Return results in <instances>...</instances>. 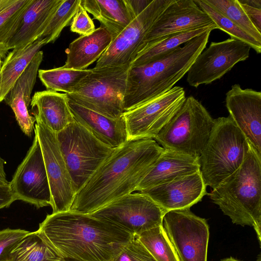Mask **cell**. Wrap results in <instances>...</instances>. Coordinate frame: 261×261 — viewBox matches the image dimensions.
I'll return each instance as SVG.
<instances>
[{
	"label": "cell",
	"mask_w": 261,
	"mask_h": 261,
	"mask_svg": "<svg viewBox=\"0 0 261 261\" xmlns=\"http://www.w3.org/2000/svg\"><path fill=\"white\" fill-rule=\"evenodd\" d=\"M5 161L0 156V185H6L9 184L6 179V175L5 171Z\"/></svg>",
	"instance_id": "60d3db41"
},
{
	"label": "cell",
	"mask_w": 261,
	"mask_h": 261,
	"mask_svg": "<svg viewBox=\"0 0 261 261\" xmlns=\"http://www.w3.org/2000/svg\"><path fill=\"white\" fill-rule=\"evenodd\" d=\"M81 4L109 32L112 40L135 18L125 0H81Z\"/></svg>",
	"instance_id": "d4e9b609"
},
{
	"label": "cell",
	"mask_w": 261,
	"mask_h": 261,
	"mask_svg": "<svg viewBox=\"0 0 261 261\" xmlns=\"http://www.w3.org/2000/svg\"><path fill=\"white\" fill-rule=\"evenodd\" d=\"M184 89L174 86L156 98L124 112L128 140L154 139L186 99Z\"/></svg>",
	"instance_id": "7c38bea8"
},
{
	"label": "cell",
	"mask_w": 261,
	"mask_h": 261,
	"mask_svg": "<svg viewBox=\"0 0 261 261\" xmlns=\"http://www.w3.org/2000/svg\"><path fill=\"white\" fill-rule=\"evenodd\" d=\"M10 184L16 200L25 201L38 208L50 205L49 184L36 134L31 147L17 167Z\"/></svg>",
	"instance_id": "9a60e30c"
},
{
	"label": "cell",
	"mask_w": 261,
	"mask_h": 261,
	"mask_svg": "<svg viewBox=\"0 0 261 261\" xmlns=\"http://www.w3.org/2000/svg\"><path fill=\"white\" fill-rule=\"evenodd\" d=\"M30 105L35 119L55 133L62 130L75 120L65 93L48 90L35 92Z\"/></svg>",
	"instance_id": "7402d4cb"
},
{
	"label": "cell",
	"mask_w": 261,
	"mask_h": 261,
	"mask_svg": "<svg viewBox=\"0 0 261 261\" xmlns=\"http://www.w3.org/2000/svg\"><path fill=\"white\" fill-rule=\"evenodd\" d=\"M112 41L109 32L103 27L91 34L81 36L70 43L66 50L67 59L64 68L86 69L97 61Z\"/></svg>",
	"instance_id": "cb8c5ba5"
},
{
	"label": "cell",
	"mask_w": 261,
	"mask_h": 261,
	"mask_svg": "<svg viewBox=\"0 0 261 261\" xmlns=\"http://www.w3.org/2000/svg\"><path fill=\"white\" fill-rule=\"evenodd\" d=\"M164 230L179 261H207L209 227L190 208L170 211L163 218Z\"/></svg>",
	"instance_id": "30bf717a"
},
{
	"label": "cell",
	"mask_w": 261,
	"mask_h": 261,
	"mask_svg": "<svg viewBox=\"0 0 261 261\" xmlns=\"http://www.w3.org/2000/svg\"><path fill=\"white\" fill-rule=\"evenodd\" d=\"M61 258L113 261L133 235L105 220L71 211L47 215L37 230Z\"/></svg>",
	"instance_id": "7a4b0ae2"
},
{
	"label": "cell",
	"mask_w": 261,
	"mask_h": 261,
	"mask_svg": "<svg viewBox=\"0 0 261 261\" xmlns=\"http://www.w3.org/2000/svg\"><path fill=\"white\" fill-rule=\"evenodd\" d=\"M1 67L0 68V83H1Z\"/></svg>",
	"instance_id": "c3c4849f"
},
{
	"label": "cell",
	"mask_w": 261,
	"mask_h": 261,
	"mask_svg": "<svg viewBox=\"0 0 261 261\" xmlns=\"http://www.w3.org/2000/svg\"><path fill=\"white\" fill-rule=\"evenodd\" d=\"M34 133L41 149L51 193L53 213L70 211L76 190L57 141L56 133L35 119Z\"/></svg>",
	"instance_id": "8fae6325"
},
{
	"label": "cell",
	"mask_w": 261,
	"mask_h": 261,
	"mask_svg": "<svg viewBox=\"0 0 261 261\" xmlns=\"http://www.w3.org/2000/svg\"><path fill=\"white\" fill-rule=\"evenodd\" d=\"M15 0H0V12L14 3Z\"/></svg>",
	"instance_id": "7bdbcfd3"
},
{
	"label": "cell",
	"mask_w": 261,
	"mask_h": 261,
	"mask_svg": "<svg viewBox=\"0 0 261 261\" xmlns=\"http://www.w3.org/2000/svg\"><path fill=\"white\" fill-rule=\"evenodd\" d=\"M199 160L176 151L164 149L136 189L141 192L200 170Z\"/></svg>",
	"instance_id": "44dd1931"
},
{
	"label": "cell",
	"mask_w": 261,
	"mask_h": 261,
	"mask_svg": "<svg viewBox=\"0 0 261 261\" xmlns=\"http://www.w3.org/2000/svg\"><path fill=\"white\" fill-rule=\"evenodd\" d=\"M214 123L215 119L202 103L189 96L154 140L164 149L198 159Z\"/></svg>",
	"instance_id": "52a82bcc"
},
{
	"label": "cell",
	"mask_w": 261,
	"mask_h": 261,
	"mask_svg": "<svg viewBox=\"0 0 261 261\" xmlns=\"http://www.w3.org/2000/svg\"><path fill=\"white\" fill-rule=\"evenodd\" d=\"M233 223L254 229L261 241V157L250 146L240 167L208 194Z\"/></svg>",
	"instance_id": "277c9868"
},
{
	"label": "cell",
	"mask_w": 261,
	"mask_h": 261,
	"mask_svg": "<svg viewBox=\"0 0 261 261\" xmlns=\"http://www.w3.org/2000/svg\"><path fill=\"white\" fill-rule=\"evenodd\" d=\"M56 261H77L71 259H68V258H61L60 259L56 260Z\"/></svg>",
	"instance_id": "f6af8a7d"
},
{
	"label": "cell",
	"mask_w": 261,
	"mask_h": 261,
	"mask_svg": "<svg viewBox=\"0 0 261 261\" xmlns=\"http://www.w3.org/2000/svg\"><path fill=\"white\" fill-rule=\"evenodd\" d=\"M242 30L261 43V32L251 22L238 0H205Z\"/></svg>",
	"instance_id": "1f68e13d"
},
{
	"label": "cell",
	"mask_w": 261,
	"mask_h": 261,
	"mask_svg": "<svg viewBox=\"0 0 261 261\" xmlns=\"http://www.w3.org/2000/svg\"><path fill=\"white\" fill-rule=\"evenodd\" d=\"M215 29H218V27L216 24H212L171 35L139 51L130 66H141L162 58L180 45L208 31Z\"/></svg>",
	"instance_id": "4316f807"
},
{
	"label": "cell",
	"mask_w": 261,
	"mask_h": 261,
	"mask_svg": "<svg viewBox=\"0 0 261 261\" xmlns=\"http://www.w3.org/2000/svg\"><path fill=\"white\" fill-rule=\"evenodd\" d=\"M250 146L229 116L215 119L209 138L198 158L206 186L214 189L237 170Z\"/></svg>",
	"instance_id": "5b68a950"
},
{
	"label": "cell",
	"mask_w": 261,
	"mask_h": 261,
	"mask_svg": "<svg viewBox=\"0 0 261 261\" xmlns=\"http://www.w3.org/2000/svg\"><path fill=\"white\" fill-rule=\"evenodd\" d=\"M256 261H261V256L260 254L258 255V258Z\"/></svg>",
	"instance_id": "bcb514c9"
},
{
	"label": "cell",
	"mask_w": 261,
	"mask_h": 261,
	"mask_svg": "<svg viewBox=\"0 0 261 261\" xmlns=\"http://www.w3.org/2000/svg\"><path fill=\"white\" fill-rule=\"evenodd\" d=\"M250 48L245 42L232 38L212 42L189 68L187 73V83L197 88L221 79L236 64L249 57Z\"/></svg>",
	"instance_id": "5bb4252c"
},
{
	"label": "cell",
	"mask_w": 261,
	"mask_h": 261,
	"mask_svg": "<svg viewBox=\"0 0 261 261\" xmlns=\"http://www.w3.org/2000/svg\"><path fill=\"white\" fill-rule=\"evenodd\" d=\"M33 0H15L0 12V59L8 54L9 43Z\"/></svg>",
	"instance_id": "f1b7e54d"
},
{
	"label": "cell",
	"mask_w": 261,
	"mask_h": 261,
	"mask_svg": "<svg viewBox=\"0 0 261 261\" xmlns=\"http://www.w3.org/2000/svg\"><path fill=\"white\" fill-rule=\"evenodd\" d=\"M45 44L46 40L39 38L31 44L13 49L8 53L3 60L1 69L0 102L4 100L35 55Z\"/></svg>",
	"instance_id": "484cf974"
},
{
	"label": "cell",
	"mask_w": 261,
	"mask_h": 261,
	"mask_svg": "<svg viewBox=\"0 0 261 261\" xmlns=\"http://www.w3.org/2000/svg\"><path fill=\"white\" fill-rule=\"evenodd\" d=\"M43 53L39 51L6 96L4 100L13 111L22 131L28 136L32 135L35 119L30 115L29 108L31 94L35 84Z\"/></svg>",
	"instance_id": "d6986e66"
},
{
	"label": "cell",
	"mask_w": 261,
	"mask_h": 261,
	"mask_svg": "<svg viewBox=\"0 0 261 261\" xmlns=\"http://www.w3.org/2000/svg\"><path fill=\"white\" fill-rule=\"evenodd\" d=\"M15 200L10 183L0 185V208L9 206Z\"/></svg>",
	"instance_id": "ab89813d"
},
{
	"label": "cell",
	"mask_w": 261,
	"mask_h": 261,
	"mask_svg": "<svg viewBox=\"0 0 261 261\" xmlns=\"http://www.w3.org/2000/svg\"><path fill=\"white\" fill-rule=\"evenodd\" d=\"M152 0H125L132 16L135 18L151 3Z\"/></svg>",
	"instance_id": "f35d334b"
},
{
	"label": "cell",
	"mask_w": 261,
	"mask_h": 261,
	"mask_svg": "<svg viewBox=\"0 0 261 261\" xmlns=\"http://www.w3.org/2000/svg\"><path fill=\"white\" fill-rule=\"evenodd\" d=\"M195 2L220 29L228 34L232 38L247 44L257 54L261 52V43L242 30L228 18L206 3L205 0H194Z\"/></svg>",
	"instance_id": "836d02e7"
},
{
	"label": "cell",
	"mask_w": 261,
	"mask_h": 261,
	"mask_svg": "<svg viewBox=\"0 0 261 261\" xmlns=\"http://www.w3.org/2000/svg\"><path fill=\"white\" fill-rule=\"evenodd\" d=\"M61 258L36 231L30 232L14 247L8 261H56Z\"/></svg>",
	"instance_id": "83f0119b"
},
{
	"label": "cell",
	"mask_w": 261,
	"mask_h": 261,
	"mask_svg": "<svg viewBox=\"0 0 261 261\" xmlns=\"http://www.w3.org/2000/svg\"><path fill=\"white\" fill-rule=\"evenodd\" d=\"M136 236L156 261H179L162 225Z\"/></svg>",
	"instance_id": "4dcf8cb0"
},
{
	"label": "cell",
	"mask_w": 261,
	"mask_h": 261,
	"mask_svg": "<svg viewBox=\"0 0 261 261\" xmlns=\"http://www.w3.org/2000/svg\"><path fill=\"white\" fill-rule=\"evenodd\" d=\"M113 261H156L136 234L122 248Z\"/></svg>",
	"instance_id": "e575fe53"
},
{
	"label": "cell",
	"mask_w": 261,
	"mask_h": 261,
	"mask_svg": "<svg viewBox=\"0 0 261 261\" xmlns=\"http://www.w3.org/2000/svg\"><path fill=\"white\" fill-rule=\"evenodd\" d=\"M212 24L215 23L194 0H173L153 24L139 52L173 34Z\"/></svg>",
	"instance_id": "2e32d148"
},
{
	"label": "cell",
	"mask_w": 261,
	"mask_h": 261,
	"mask_svg": "<svg viewBox=\"0 0 261 261\" xmlns=\"http://www.w3.org/2000/svg\"><path fill=\"white\" fill-rule=\"evenodd\" d=\"M95 29L92 19L80 3L70 23V31L85 36L91 34Z\"/></svg>",
	"instance_id": "8d00e7d4"
},
{
	"label": "cell",
	"mask_w": 261,
	"mask_h": 261,
	"mask_svg": "<svg viewBox=\"0 0 261 261\" xmlns=\"http://www.w3.org/2000/svg\"><path fill=\"white\" fill-rule=\"evenodd\" d=\"M200 170L140 192L146 194L166 213L190 208L207 194Z\"/></svg>",
	"instance_id": "ac0fdd59"
},
{
	"label": "cell",
	"mask_w": 261,
	"mask_h": 261,
	"mask_svg": "<svg viewBox=\"0 0 261 261\" xmlns=\"http://www.w3.org/2000/svg\"><path fill=\"white\" fill-rule=\"evenodd\" d=\"M62 2V0H33L10 41L9 49L22 47L39 39Z\"/></svg>",
	"instance_id": "603a6c76"
},
{
	"label": "cell",
	"mask_w": 261,
	"mask_h": 261,
	"mask_svg": "<svg viewBox=\"0 0 261 261\" xmlns=\"http://www.w3.org/2000/svg\"><path fill=\"white\" fill-rule=\"evenodd\" d=\"M130 65L91 69L68 94V100L106 117L117 119L124 112L123 98Z\"/></svg>",
	"instance_id": "8992f818"
},
{
	"label": "cell",
	"mask_w": 261,
	"mask_h": 261,
	"mask_svg": "<svg viewBox=\"0 0 261 261\" xmlns=\"http://www.w3.org/2000/svg\"><path fill=\"white\" fill-rule=\"evenodd\" d=\"M166 212L145 194L124 195L89 214L138 235L162 225Z\"/></svg>",
	"instance_id": "9c48e42d"
},
{
	"label": "cell",
	"mask_w": 261,
	"mask_h": 261,
	"mask_svg": "<svg viewBox=\"0 0 261 261\" xmlns=\"http://www.w3.org/2000/svg\"><path fill=\"white\" fill-rule=\"evenodd\" d=\"M225 106L249 145L261 157V92L234 84L226 93Z\"/></svg>",
	"instance_id": "e0dca14e"
},
{
	"label": "cell",
	"mask_w": 261,
	"mask_h": 261,
	"mask_svg": "<svg viewBox=\"0 0 261 261\" xmlns=\"http://www.w3.org/2000/svg\"><path fill=\"white\" fill-rule=\"evenodd\" d=\"M173 0L151 3L113 40L97 61L95 68L130 65L148 32Z\"/></svg>",
	"instance_id": "4fadbf2b"
},
{
	"label": "cell",
	"mask_w": 261,
	"mask_h": 261,
	"mask_svg": "<svg viewBox=\"0 0 261 261\" xmlns=\"http://www.w3.org/2000/svg\"><path fill=\"white\" fill-rule=\"evenodd\" d=\"M81 0H62L51 17L39 38H44L46 44L54 42L63 29L70 24Z\"/></svg>",
	"instance_id": "d6a6232c"
},
{
	"label": "cell",
	"mask_w": 261,
	"mask_h": 261,
	"mask_svg": "<svg viewBox=\"0 0 261 261\" xmlns=\"http://www.w3.org/2000/svg\"><path fill=\"white\" fill-rule=\"evenodd\" d=\"M221 261H240L232 257L226 258L221 260Z\"/></svg>",
	"instance_id": "ee69618b"
},
{
	"label": "cell",
	"mask_w": 261,
	"mask_h": 261,
	"mask_svg": "<svg viewBox=\"0 0 261 261\" xmlns=\"http://www.w3.org/2000/svg\"><path fill=\"white\" fill-rule=\"evenodd\" d=\"M212 30L179 46L164 57L130 67L123 98L124 112L133 110L174 87L206 47Z\"/></svg>",
	"instance_id": "3957f363"
},
{
	"label": "cell",
	"mask_w": 261,
	"mask_h": 261,
	"mask_svg": "<svg viewBox=\"0 0 261 261\" xmlns=\"http://www.w3.org/2000/svg\"><path fill=\"white\" fill-rule=\"evenodd\" d=\"M240 3L251 22L261 32V9Z\"/></svg>",
	"instance_id": "74e56055"
},
{
	"label": "cell",
	"mask_w": 261,
	"mask_h": 261,
	"mask_svg": "<svg viewBox=\"0 0 261 261\" xmlns=\"http://www.w3.org/2000/svg\"><path fill=\"white\" fill-rule=\"evenodd\" d=\"M164 150L153 139L128 140L114 148L77 192L70 211L90 214L133 193Z\"/></svg>",
	"instance_id": "6da1fadb"
},
{
	"label": "cell",
	"mask_w": 261,
	"mask_h": 261,
	"mask_svg": "<svg viewBox=\"0 0 261 261\" xmlns=\"http://www.w3.org/2000/svg\"><path fill=\"white\" fill-rule=\"evenodd\" d=\"M56 136L77 193L114 148L99 141L75 120Z\"/></svg>",
	"instance_id": "ba28073f"
},
{
	"label": "cell",
	"mask_w": 261,
	"mask_h": 261,
	"mask_svg": "<svg viewBox=\"0 0 261 261\" xmlns=\"http://www.w3.org/2000/svg\"><path fill=\"white\" fill-rule=\"evenodd\" d=\"M240 3L261 9V0H238Z\"/></svg>",
	"instance_id": "b9f144b4"
},
{
	"label": "cell",
	"mask_w": 261,
	"mask_h": 261,
	"mask_svg": "<svg viewBox=\"0 0 261 261\" xmlns=\"http://www.w3.org/2000/svg\"><path fill=\"white\" fill-rule=\"evenodd\" d=\"M91 69L77 70L62 67L40 69L38 76L47 90L71 93L81 82L90 72Z\"/></svg>",
	"instance_id": "f546056e"
},
{
	"label": "cell",
	"mask_w": 261,
	"mask_h": 261,
	"mask_svg": "<svg viewBox=\"0 0 261 261\" xmlns=\"http://www.w3.org/2000/svg\"><path fill=\"white\" fill-rule=\"evenodd\" d=\"M30 232L20 229L7 228L0 231V261H8L14 247Z\"/></svg>",
	"instance_id": "d590c367"
},
{
	"label": "cell",
	"mask_w": 261,
	"mask_h": 261,
	"mask_svg": "<svg viewBox=\"0 0 261 261\" xmlns=\"http://www.w3.org/2000/svg\"><path fill=\"white\" fill-rule=\"evenodd\" d=\"M68 105L74 120L107 146L115 148L128 141L123 115L118 118L112 119L69 100Z\"/></svg>",
	"instance_id": "ffe728a7"
},
{
	"label": "cell",
	"mask_w": 261,
	"mask_h": 261,
	"mask_svg": "<svg viewBox=\"0 0 261 261\" xmlns=\"http://www.w3.org/2000/svg\"><path fill=\"white\" fill-rule=\"evenodd\" d=\"M3 60L0 59V68L1 67L3 64Z\"/></svg>",
	"instance_id": "7dc6e473"
}]
</instances>
